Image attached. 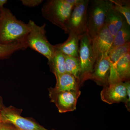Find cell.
Returning a JSON list of instances; mask_svg holds the SVG:
<instances>
[{"label":"cell","mask_w":130,"mask_h":130,"mask_svg":"<svg viewBox=\"0 0 130 130\" xmlns=\"http://www.w3.org/2000/svg\"><path fill=\"white\" fill-rule=\"evenodd\" d=\"M0 130H19L11 124L2 122L0 124Z\"/></svg>","instance_id":"24"},{"label":"cell","mask_w":130,"mask_h":130,"mask_svg":"<svg viewBox=\"0 0 130 130\" xmlns=\"http://www.w3.org/2000/svg\"><path fill=\"white\" fill-rule=\"evenodd\" d=\"M116 75L118 82L130 81V52L122 57L117 63Z\"/></svg>","instance_id":"16"},{"label":"cell","mask_w":130,"mask_h":130,"mask_svg":"<svg viewBox=\"0 0 130 130\" xmlns=\"http://www.w3.org/2000/svg\"><path fill=\"white\" fill-rule=\"evenodd\" d=\"M28 24L30 31L26 38L28 47L42 55L49 60L53 57L56 50L54 46L49 42L46 36V24L39 26L31 20Z\"/></svg>","instance_id":"4"},{"label":"cell","mask_w":130,"mask_h":130,"mask_svg":"<svg viewBox=\"0 0 130 130\" xmlns=\"http://www.w3.org/2000/svg\"><path fill=\"white\" fill-rule=\"evenodd\" d=\"M116 11L123 14L127 23L130 25L129 0H110Z\"/></svg>","instance_id":"21"},{"label":"cell","mask_w":130,"mask_h":130,"mask_svg":"<svg viewBox=\"0 0 130 130\" xmlns=\"http://www.w3.org/2000/svg\"><path fill=\"white\" fill-rule=\"evenodd\" d=\"M7 2V0H0V12L4 9V6Z\"/></svg>","instance_id":"25"},{"label":"cell","mask_w":130,"mask_h":130,"mask_svg":"<svg viewBox=\"0 0 130 130\" xmlns=\"http://www.w3.org/2000/svg\"><path fill=\"white\" fill-rule=\"evenodd\" d=\"M110 62L108 55L98 59L96 60L93 71L89 79L93 80L100 86H107L109 84L110 76Z\"/></svg>","instance_id":"11"},{"label":"cell","mask_w":130,"mask_h":130,"mask_svg":"<svg viewBox=\"0 0 130 130\" xmlns=\"http://www.w3.org/2000/svg\"><path fill=\"white\" fill-rule=\"evenodd\" d=\"M101 99L109 105L127 102V93L124 82L108 84L103 87L101 92Z\"/></svg>","instance_id":"9"},{"label":"cell","mask_w":130,"mask_h":130,"mask_svg":"<svg viewBox=\"0 0 130 130\" xmlns=\"http://www.w3.org/2000/svg\"><path fill=\"white\" fill-rule=\"evenodd\" d=\"M79 58L81 64L79 83L81 86L85 81L88 80L95 62L91 39L87 32L80 36Z\"/></svg>","instance_id":"6"},{"label":"cell","mask_w":130,"mask_h":130,"mask_svg":"<svg viewBox=\"0 0 130 130\" xmlns=\"http://www.w3.org/2000/svg\"><path fill=\"white\" fill-rule=\"evenodd\" d=\"M126 87V93H127V102L125 103L126 107L129 112L130 111V81H126L124 82Z\"/></svg>","instance_id":"23"},{"label":"cell","mask_w":130,"mask_h":130,"mask_svg":"<svg viewBox=\"0 0 130 130\" xmlns=\"http://www.w3.org/2000/svg\"><path fill=\"white\" fill-rule=\"evenodd\" d=\"M28 47L26 41L8 44L0 43V59L7 58L14 52L25 50Z\"/></svg>","instance_id":"20"},{"label":"cell","mask_w":130,"mask_h":130,"mask_svg":"<svg viewBox=\"0 0 130 130\" xmlns=\"http://www.w3.org/2000/svg\"><path fill=\"white\" fill-rule=\"evenodd\" d=\"M42 0H21L22 4L26 6L35 7L41 4L43 2Z\"/></svg>","instance_id":"22"},{"label":"cell","mask_w":130,"mask_h":130,"mask_svg":"<svg viewBox=\"0 0 130 130\" xmlns=\"http://www.w3.org/2000/svg\"><path fill=\"white\" fill-rule=\"evenodd\" d=\"M89 0H80L73 7L66 26V34L80 36L87 31Z\"/></svg>","instance_id":"5"},{"label":"cell","mask_w":130,"mask_h":130,"mask_svg":"<svg viewBox=\"0 0 130 130\" xmlns=\"http://www.w3.org/2000/svg\"><path fill=\"white\" fill-rule=\"evenodd\" d=\"M48 90L51 102L55 104L59 112H72L76 109L78 100L81 94L80 90L58 92Z\"/></svg>","instance_id":"8"},{"label":"cell","mask_w":130,"mask_h":130,"mask_svg":"<svg viewBox=\"0 0 130 130\" xmlns=\"http://www.w3.org/2000/svg\"><path fill=\"white\" fill-rule=\"evenodd\" d=\"M55 77L56 83L55 87L49 89L52 91L58 92L79 90L81 85L79 81L73 75L66 72Z\"/></svg>","instance_id":"13"},{"label":"cell","mask_w":130,"mask_h":130,"mask_svg":"<svg viewBox=\"0 0 130 130\" xmlns=\"http://www.w3.org/2000/svg\"><path fill=\"white\" fill-rule=\"evenodd\" d=\"M2 123V121L1 119V117H0V124Z\"/></svg>","instance_id":"27"},{"label":"cell","mask_w":130,"mask_h":130,"mask_svg":"<svg viewBox=\"0 0 130 130\" xmlns=\"http://www.w3.org/2000/svg\"><path fill=\"white\" fill-rule=\"evenodd\" d=\"M130 52V42L110 49L108 54L111 67L109 84L118 82L116 75L117 63L122 57Z\"/></svg>","instance_id":"12"},{"label":"cell","mask_w":130,"mask_h":130,"mask_svg":"<svg viewBox=\"0 0 130 130\" xmlns=\"http://www.w3.org/2000/svg\"><path fill=\"white\" fill-rule=\"evenodd\" d=\"M30 31L29 24L17 19L9 9L0 12V43L10 44L26 41Z\"/></svg>","instance_id":"1"},{"label":"cell","mask_w":130,"mask_h":130,"mask_svg":"<svg viewBox=\"0 0 130 130\" xmlns=\"http://www.w3.org/2000/svg\"><path fill=\"white\" fill-rule=\"evenodd\" d=\"M48 64L50 71L54 73L55 77L66 73L64 55L58 50H55L53 57L48 60Z\"/></svg>","instance_id":"17"},{"label":"cell","mask_w":130,"mask_h":130,"mask_svg":"<svg viewBox=\"0 0 130 130\" xmlns=\"http://www.w3.org/2000/svg\"><path fill=\"white\" fill-rule=\"evenodd\" d=\"M130 26L126 21L114 37L113 43L111 48L130 42Z\"/></svg>","instance_id":"18"},{"label":"cell","mask_w":130,"mask_h":130,"mask_svg":"<svg viewBox=\"0 0 130 130\" xmlns=\"http://www.w3.org/2000/svg\"><path fill=\"white\" fill-rule=\"evenodd\" d=\"M113 6L110 0L90 1L87 32L91 38L95 37L105 25L107 13Z\"/></svg>","instance_id":"3"},{"label":"cell","mask_w":130,"mask_h":130,"mask_svg":"<svg viewBox=\"0 0 130 130\" xmlns=\"http://www.w3.org/2000/svg\"><path fill=\"white\" fill-rule=\"evenodd\" d=\"M126 21L124 16L113 6L107 13L105 25L113 37Z\"/></svg>","instance_id":"15"},{"label":"cell","mask_w":130,"mask_h":130,"mask_svg":"<svg viewBox=\"0 0 130 130\" xmlns=\"http://www.w3.org/2000/svg\"><path fill=\"white\" fill-rule=\"evenodd\" d=\"M79 39L80 36L69 34V37L66 41L54 46L55 49L60 51L64 55L79 57Z\"/></svg>","instance_id":"14"},{"label":"cell","mask_w":130,"mask_h":130,"mask_svg":"<svg viewBox=\"0 0 130 130\" xmlns=\"http://www.w3.org/2000/svg\"><path fill=\"white\" fill-rule=\"evenodd\" d=\"M64 56L66 72L73 75L79 82L81 68L79 57Z\"/></svg>","instance_id":"19"},{"label":"cell","mask_w":130,"mask_h":130,"mask_svg":"<svg viewBox=\"0 0 130 130\" xmlns=\"http://www.w3.org/2000/svg\"><path fill=\"white\" fill-rule=\"evenodd\" d=\"M3 123L11 124L19 130H48L34 121L21 116L18 112L11 107H4L0 112Z\"/></svg>","instance_id":"7"},{"label":"cell","mask_w":130,"mask_h":130,"mask_svg":"<svg viewBox=\"0 0 130 130\" xmlns=\"http://www.w3.org/2000/svg\"><path fill=\"white\" fill-rule=\"evenodd\" d=\"M113 38L105 24L95 37L91 38L92 49L95 61L98 59L108 55L112 45Z\"/></svg>","instance_id":"10"},{"label":"cell","mask_w":130,"mask_h":130,"mask_svg":"<svg viewBox=\"0 0 130 130\" xmlns=\"http://www.w3.org/2000/svg\"><path fill=\"white\" fill-rule=\"evenodd\" d=\"M68 0H48L43 6V17L53 24L66 30L68 19L74 6Z\"/></svg>","instance_id":"2"},{"label":"cell","mask_w":130,"mask_h":130,"mask_svg":"<svg viewBox=\"0 0 130 130\" xmlns=\"http://www.w3.org/2000/svg\"><path fill=\"white\" fill-rule=\"evenodd\" d=\"M4 106V105H3V100L2 98L0 96V112L1 111H2L3 108Z\"/></svg>","instance_id":"26"}]
</instances>
